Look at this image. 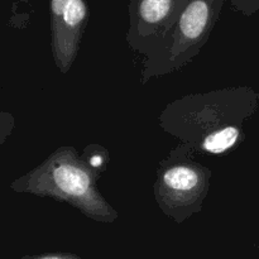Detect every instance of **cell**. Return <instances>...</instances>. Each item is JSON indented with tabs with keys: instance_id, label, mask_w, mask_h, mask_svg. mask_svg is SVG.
I'll return each mask as SVG.
<instances>
[{
	"instance_id": "cell-1",
	"label": "cell",
	"mask_w": 259,
	"mask_h": 259,
	"mask_svg": "<svg viewBox=\"0 0 259 259\" xmlns=\"http://www.w3.org/2000/svg\"><path fill=\"white\" fill-rule=\"evenodd\" d=\"M258 105L259 94L249 86L189 94L167 104L158 123L196 153L223 156L244 143L243 125Z\"/></svg>"
},
{
	"instance_id": "cell-2",
	"label": "cell",
	"mask_w": 259,
	"mask_h": 259,
	"mask_svg": "<svg viewBox=\"0 0 259 259\" xmlns=\"http://www.w3.org/2000/svg\"><path fill=\"white\" fill-rule=\"evenodd\" d=\"M100 176V172L89 166L75 147L62 146L37 167L15 179L10 190L67 202L94 222L111 224L118 220L119 212L96 186Z\"/></svg>"
},
{
	"instance_id": "cell-3",
	"label": "cell",
	"mask_w": 259,
	"mask_h": 259,
	"mask_svg": "<svg viewBox=\"0 0 259 259\" xmlns=\"http://www.w3.org/2000/svg\"><path fill=\"white\" fill-rule=\"evenodd\" d=\"M196 152L184 143L161 159L153 184V196L159 210L182 224L202 206L210 192L212 171L195 159Z\"/></svg>"
},
{
	"instance_id": "cell-4",
	"label": "cell",
	"mask_w": 259,
	"mask_h": 259,
	"mask_svg": "<svg viewBox=\"0 0 259 259\" xmlns=\"http://www.w3.org/2000/svg\"><path fill=\"white\" fill-rule=\"evenodd\" d=\"M225 0H190L169 39L144 57L141 83L181 71L191 63L210 39Z\"/></svg>"
},
{
	"instance_id": "cell-5",
	"label": "cell",
	"mask_w": 259,
	"mask_h": 259,
	"mask_svg": "<svg viewBox=\"0 0 259 259\" xmlns=\"http://www.w3.org/2000/svg\"><path fill=\"white\" fill-rule=\"evenodd\" d=\"M190 0H129V48L143 57L158 51L171 37Z\"/></svg>"
},
{
	"instance_id": "cell-6",
	"label": "cell",
	"mask_w": 259,
	"mask_h": 259,
	"mask_svg": "<svg viewBox=\"0 0 259 259\" xmlns=\"http://www.w3.org/2000/svg\"><path fill=\"white\" fill-rule=\"evenodd\" d=\"M51 52L61 73H67L75 63L89 23L86 0H50Z\"/></svg>"
},
{
	"instance_id": "cell-7",
	"label": "cell",
	"mask_w": 259,
	"mask_h": 259,
	"mask_svg": "<svg viewBox=\"0 0 259 259\" xmlns=\"http://www.w3.org/2000/svg\"><path fill=\"white\" fill-rule=\"evenodd\" d=\"M81 156L88 162L89 166L100 172L101 175L106 171V167L110 162L108 149L103 146H96V144H91V146L86 147Z\"/></svg>"
},
{
	"instance_id": "cell-8",
	"label": "cell",
	"mask_w": 259,
	"mask_h": 259,
	"mask_svg": "<svg viewBox=\"0 0 259 259\" xmlns=\"http://www.w3.org/2000/svg\"><path fill=\"white\" fill-rule=\"evenodd\" d=\"M230 7L234 12L252 17L259 12V0H230Z\"/></svg>"
},
{
	"instance_id": "cell-9",
	"label": "cell",
	"mask_w": 259,
	"mask_h": 259,
	"mask_svg": "<svg viewBox=\"0 0 259 259\" xmlns=\"http://www.w3.org/2000/svg\"><path fill=\"white\" fill-rule=\"evenodd\" d=\"M0 144H4L8 137L12 133V129L14 126V118L10 113L3 110L0 113Z\"/></svg>"
},
{
	"instance_id": "cell-10",
	"label": "cell",
	"mask_w": 259,
	"mask_h": 259,
	"mask_svg": "<svg viewBox=\"0 0 259 259\" xmlns=\"http://www.w3.org/2000/svg\"><path fill=\"white\" fill-rule=\"evenodd\" d=\"M20 259H83L75 253L67 252H52V253H40V254H28Z\"/></svg>"
},
{
	"instance_id": "cell-11",
	"label": "cell",
	"mask_w": 259,
	"mask_h": 259,
	"mask_svg": "<svg viewBox=\"0 0 259 259\" xmlns=\"http://www.w3.org/2000/svg\"><path fill=\"white\" fill-rule=\"evenodd\" d=\"M257 247H258V250H259V239H258V244H257Z\"/></svg>"
}]
</instances>
